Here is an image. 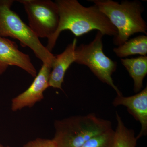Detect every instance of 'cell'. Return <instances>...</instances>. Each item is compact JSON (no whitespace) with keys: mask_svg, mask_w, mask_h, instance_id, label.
<instances>
[{"mask_svg":"<svg viewBox=\"0 0 147 147\" xmlns=\"http://www.w3.org/2000/svg\"><path fill=\"white\" fill-rule=\"evenodd\" d=\"M59 21L57 30L47 39V47L52 52L62 32L71 31L79 36L93 30H97L103 35L116 36L118 32L115 27L101 12L97 6L89 7L82 5L77 0H57Z\"/></svg>","mask_w":147,"mask_h":147,"instance_id":"obj_1","label":"cell"},{"mask_svg":"<svg viewBox=\"0 0 147 147\" xmlns=\"http://www.w3.org/2000/svg\"><path fill=\"white\" fill-rule=\"evenodd\" d=\"M110 20L117 30L113 42L123 45L134 34H147V26L142 13L144 7L138 1H123L121 3L112 0H90Z\"/></svg>","mask_w":147,"mask_h":147,"instance_id":"obj_2","label":"cell"},{"mask_svg":"<svg viewBox=\"0 0 147 147\" xmlns=\"http://www.w3.org/2000/svg\"><path fill=\"white\" fill-rule=\"evenodd\" d=\"M56 147H81L86 142L112 128L110 121L94 113L71 116L54 123Z\"/></svg>","mask_w":147,"mask_h":147,"instance_id":"obj_3","label":"cell"},{"mask_svg":"<svg viewBox=\"0 0 147 147\" xmlns=\"http://www.w3.org/2000/svg\"><path fill=\"white\" fill-rule=\"evenodd\" d=\"M14 1L0 0V36L18 40L23 47H29L42 63L53 67L55 56L41 43L31 29L11 9Z\"/></svg>","mask_w":147,"mask_h":147,"instance_id":"obj_4","label":"cell"},{"mask_svg":"<svg viewBox=\"0 0 147 147\" xmlns=\"http://www.w3.org/2000/svg\"><path fill=\"white\" fill-rule=\"evenodd\" d=\"M103 35L98 31L94 39L87 44L76 47L75 63L87 66L100 81L115 91L117 95L122 94L114 84L112 75L117 69V63L106 56L103 51Z\"/></svg>","mask_w":147,"mask_h":147,"instance_id":"obj_5","label":"cell"},{"mask_svg":"<svg viewBox=\"0 0 147 147\" xmlns=\"http://www.w3.org/2000/svg\"><path fill=\"white\" fill-rule=\"evenodd\" d=\"M28 16L29 26L38 38L49 39L57 30L59 21V9L51 0H18Z\"/></svg>","mask_w":147,"mask_h":147,"instance_id":"obj_6","label":"cell"},{"mask_svg":"<svg viewBox=\"0 0 147 147\" xmlns=\"http://www.w3.org/2000/svg\"><path fill=\"white\" fill-rule=\"evenodd\" d=\"M52 67L42 64L34 80L26 91L14 97L11 101V109L13 112L26 107L32 108L44 98L43 93L49 87V78Z\"/></svg>","mask_w":147,"mask_h":147,"instance_id":"obj_7","label":"cell"},{"mask_svg":"<svg viewBox=\"0 0 147 147\" xmlns=\"http://www.w3.org/2000/svg\"><path fill=\"white\" fill-rule=\"evenodd\" d=\"M9 66L20 67L34 78L37 74L29 55L20 51L16 42L0 36V75Z\"/></svg>","mask_w":147,"mask_h":147,"instance_id":"obj_8","label":"cell"},{"mask_svg":"<svg viewBox=\"0 0 147 147\" xmlns=\"http://www.w3.org/2000/svg\"><path fill=\"white\" fill-rule=\"evenodd\" d=\"M115 107L123 105L129 113L141 124L140 132L136 137L137 140L147 134V87L131 96L117 95L113 100Z\"/></svg>","mask_w":147,"mask_h":147,"instance_id":"obj_9","label":"cell"},{"mask_svg":"<svg viewBox=\"0 0 147 147\" xmlns=\"http://www.w3.org/2000/svg\"><path fill=\"white\" fill-rule=\"evenodd\" d=\"M77 39L69 44L62 53L55 55L49 78V87L62 90V84L64 82L65 75L71 64L75 62V50Z\"/></svg>","mask_w":147,"mask_h":147,"instance_id":"obj_10","label":"cell"},{"mask_svg":"<svg viewBox=\"0 0 147 147\" xmlns=\"http://www.w3.org/2000/svg\"><path fill=\"white\" fill-rule=\"evenodd\" d=\"M121 60L134 81V92H139L143 87V81L147 74V56L121 59Z\"/></svg>","mask_w":147,"mask_h":147,"instance_id":"obj_11","label":"cell"},{"mask_svg":"<svg viewBox=\"0 0 147 147\" xmlns=\"http://www.w3.org/2000/svg\"><path fill=\"white\" fill-rule=\"evenodd\" d=\"M113 52L119 58L131 55H140L146 56L147 54V36L140 35L128 40L123 45L115 47Z\"/></svg>","mask_w":147,"mask_h":147,"instance_id":"obj_12","label":"cell"},{"mask_svg":"<svg viewBox=\"0 0 147 147\" xmlns=\"http://www.w3.org/2000/svg\"><path fill=\"white\" fill-rule=\"evenodd\" d=\"M116 118L117 126L115 130V139L113 147H136L137 139L134 130L125 126L117 112Z\"/></svg>","mask_w":147,"mask_h":147,"instance_id":"obj_13","label":"cell"},{"mask_svg":"<svg viewBox=\"0 0 147 147\" xmlns=\"http://www.w3.org/2000/svg\"><path fill=\"white\" fill-rule=\"evenodd\" d=\"M115 136V131L112 128L92 138L81 147H113Z\"/></svg>","mask_w":147,"mask_h":147,"instance_id":"obj_14","label":"cell"},{"mask_svg":"<svg viewBox=\"0 0 147 147\" xmlns=\"http://www.w3.org/2000/svg\"><path fill=\"white\" fill-rule=\"evenodd\" d=\"M23 147H56V146L53 139L38 138L27 142Z\"/></svg>","mask_w":147,"mask_h":147,"instance_id":"obj_15","label":"cell"},{"mask_svg":"<svg viewBox=\"0 0 147 147\" xmlns=\"http://www.w3.org/2000/svg\"><path fill=\"white\" fill-rule=\"evenodd\" d=\"M0 147H3V146H2L0 144ZM11 147L9 146H7V147Z\"/></svg>","mask_w":147,"mask_h":147,"instance_id":"obj_16","label":"cell"}]
</instances>
